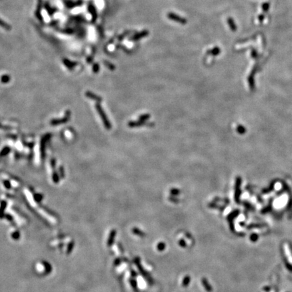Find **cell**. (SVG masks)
<instances>
[{"instance_id": "6", "label": "cell", "mask_w": 292, "mask_h": 292, "mask_svg": "<svg viewBox=\"0 0 292 292\" xmlns=\"http://www.w3.org/2000/svg\"><path fill=\"white\" fill-rule=\"evenodd\" d=\"M190 280H191L190 277H189V276H186V277H185V278L183 279V283H182V285H183V287H187V286L189 285V284L190 283Z\"/></svg>"}, {"instance_id": "4", "label": "cell", "mask_w": 292, "mask_h": 292, "mask_svg": "<svg viewBox=\"0 0 292 292\" xmlns=\"http://www.w3.org/2000/svg\"><path fill=\"white\" fill-rule=\"evenodd\" d=\"M0 26H2V28H4V29L8 30H11V28H12V27H11L8 23H6V22L4 21V20L1 19V18H0Z\"/></svg>"}, {"instance_id": "9", "label": "cell", "mask_w": 292, "mask_h": 292, "mask_svg": "<svg viewBox=\"0 0 292 292\" xmlns=\"http://www.w3.org/2000/svg\"><path fill=\"white\" fill-rule=\"evenodd\" d=\"M165 247H166V244L164 242H160L157 245V249H158V251H164Z\"/></svg>"}, {"instance_id": "13", "label": "cell", "mask_w": 292, "mask_h": 292, "mask_svg": "<svg viewBox=\"0 0 292 292\" xmlns=\"http://www.w3.org/2000/svg\"><path fill=\"white\" fill-rule=\"evenodd\" d=\"M263 18H264V17H263V16L261 15V16H260V18H259V20H260V21H262V19H263Z\"/></svg>"}, {"instance_id": "11", "label": "cell", "mask_w": 292, "mask_h": 292, "mask_svg": "<svg viewBox=\"0 0 292 292\" xmlns=\"http://www.w3.org/2000/svg\"><path fill=\"white\" fill-rule=\"evenodd\" d=\"M179 245L181 247H185V246H186V243H185V241H183V240H180L179 241Z\"/></svg>"}, {"instance_id": "3", "label": "cell", "mask_w": 292, "mask_h": 292, "mask_svg": "<svg viewBox=\"0 0 292 292\" xmlns=\"http://www.w3.org/2000/svg\"><path fill=\"white\" fill-rule=\"evenodd\" d=\"M227 21H228V24H229L230 28H231L232 30L235 31V30H237V26H236L235 23L234 22V20L232 19L231 18H229Z\"/></svg>"}, {"instance_id": "5", "label": "cell", "mask_w": 292, "mask_h": 292, "mask_svg": "<svg viewBox=\"0 0 292 292\" xmlns=\"http://www.w3.org/2000/svg\"><path fill=\"white\" fill-rule=\"evenodd\" d=\"M147 34H148V32H147V31H143V32H141V33H139V34H137V35H135L134 37H133V40H137V39H141V37H145V36L147 35Z\"/></svg>"}, {"instance_id": "12", "label": "cell", "mask_w": 292, "mask_h": 292, "mask_svg": "<svg viewBox=\"0 0 292 292\" xmlns=\"http://www.w3.org/2000/svg\"><path fill=\"white\" fill-rule=\"evenodd\" d=\"M252 57H254V58H256V56H257V53H256V52L255 50H252Z\"/></svg>"}, {"instance_id": "2", "label": "cell", "mask_w": 292, "mask_h": 292, "mask_svg": "<svg viewBox=\"0 0 292 292\" xmlns=\"http://www.w3.org/2000/svg\"><path fill=\"white\" fill-rule=\"evenodd\" d=\"M201 283H202V285H203V287L205 288V289L208 292H211L212 291V286L210 285V284H209V283H208V280L206 279H205V278H203V279H202V280H201Z\"/></svg>"}, {"instance_id": "1", "label": "cell", "mask_w": 292, "mask_h": 292, "mask_svg": "<svg viewBox=\"0 0 292 292\" xmlns=\"http://www.w3.org/2000/svg\"><path fill=\"white\" fill-rule=\"evenodd\" d=\"M168 18H169V19L174 20V21L177 22H179L180 24H185L187 23L186 19H185L183 18H181V16H178L177 14H176L175 13H172V12L169 13L168 14Z\"/></svg>"}, {"instance_id": "7", "label": "cell", "mask_w": 292, "mask_h": 292, "mask_svg": "<svg viewBox=\"0 0 292 292\" xmlns=\"http://www.w3.org/2000/svg\"><path fill=\"white\" fill-rule=\"evenodd\" d=\"M133 233L138 236L143 237V236L145 235V233H144L142 231H141V230H139V229H137V228H135L133 230Z\"/></svg>"}, {"instance_id": "8", "label": "cell", "mask_w": 292, "mask_h": 292, "mask_svg": "<svg viewBox=\"0 0 292 292\" xmlns=\"http://www.w3.org/2000/svg\"><path fill=\"white\" fill-rule=\"evenodd\" d=\"M220 52H221V50H220V49H219V48H214V49H213L212 50H210V51H208V54H212V55H214V56H216V55H218V54H219Z\"/></svg>"}, {"instance_id": "10", "label": "cell", "mask_w": 292, "mask_h": 292, "mask_svg": "<svg viewBox=\"0 0 292 292\" xmlns=\"http://www.w3.org/2000/svg\"><path fill=\"white\" fill-rule=\"evenodd\" d=\"M268 8H269V4H268L266 3V4H263V6H262V9H263V10H264V12H267Z\"/></svg>"}]
</instances>
